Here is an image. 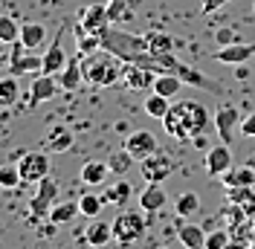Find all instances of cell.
I'll return each instance as SVG.
<instances>
[{"label": "cell", "mask_w": 255, "mask_h": 249, "mask_svg": "<svg viewBox=\"0 0 255 249\" xmlns=\"http://www.w3.org/2000/svg\"><path fill=\"white\" fill-rule=\"evenodd\" d=\"M238 130L244 133V136H255V113H253V116H247V119L241 122Z\"/></svg>", "instance_id": "cell-44"}, {"label": "cell", "mask_w": 255, "mask_h": 249, "mask_svg": "<svg viewBox=\"0 0 255 249\" xmlns=\"http://www.w3.org/2000/svg\"><path fill=\"white\" fill-rule=\"evenodd\" d=\"M38 194H44V197H47V200H52V203L58 200V183L52 180V174H47V177L38 183Z\"/></svg>", "instance_id": "cell-40"}, {"label": "cell", "mask_w": 255, "mask_h": 249, "mask_svg": "<svg viewBox=\"0 0 255 249\" xmlns=\"http://www.w3.org/2000/svg\"><path fill=\"white\" fill-rule=\"evenodd\" d=\"M255 55V47L253 44H244V41H238V44H229V47H221L212 58L221 64H232V67H238V64H247L250 58Z\"/></svg>", "instance_id": "cell-14"}, {"label": "cell", "mask_w": 255, "mask_h": 249, "mask_svg": "<svg viewBox=\"0 0 255 249\" xmlns=\"http://www.w3.org/2000/svg\"><path fill=\"white\" fill-rule=\"evenodd\" d=\"M102 49H108L119 61H133L139 52H148V38L125 32V29H119V23H113L111 29L102 35Z\"/></svg>", "instance_id": "cell-3"}, {"label": "cell", "mask_w": 255, "mask_h": 249, "mask_svg": "<svg viewBox=\"0 0 255 249\" xmlns=\"http://www.w3.org/2000/svg\"><path fill=\"white\" fill-rule=\"evenodd\" d=\"M226 188H247V186H255V165H241V168H229V171L221 177Z\"/></svg>", "instance_id": "cell-21"}, {"label": "cell", "mask_w": 255, "mask_h": 249, "mask_svg": "<svg viewBox=\"0 0 255 249\" xmlns=\"http://www.w3.org/2000/svg\"><path fill=\"white\" fill-rule=\"evenodd\" d=\"M203 168H206L209 177H218V180H221L223 174L232 168V148H229L226 142L215 145V148H209L206 159H203Z\"/></svg>", "instance_id": "cell-8"}, {"label": "cell", "mask_w": 255, "mask_h": 249, "mask_svg": "<svg viewBox=\"0 0 255 249\" xmlns=\"http://www.w3.org/2000/svg\"><path fill=\"white\" fill-rule=\"evenodd\" d=\"M73 32H76V52H79V55H90V52H96V49H102V38H99V35L84 32L79 23L73 26Z\"/></svg>", "instance_id": "cell-26"}, {"label": "cell", "mask_w": 255, "mask_h": 249, "mask_svg": "<svg viewBox=\"0 0 255 249\" xmlns=\"http://www.w3.org/2000/svg\"><path fill=\"white\" fill-rule=\"evenodd\" d=\"M139 171H142L145 183H165L174 171V159L168 154H162V151H154L145 159H139Z\"/></svg>", "instance_id": "cell-6"}, {"label": "cell", "mask_w": 255, "mask_h": 249, "mask_svg": "<svg viewBox=\"0 0 255 249\" xmlns=\"http://www.w3.org/2000/svg\"><path fill=\"white\" fill-rule=\"evenodd\" d=\"M226 200L232 203V206H241V209H244V215L255 220V191H253V186H247V188H229Z\"/></svg>", "instance_id": "cell-23"}, {"label": "cell", "mask_w": 255, "mask_h": 249, "mask_svg": "<svg viewBox=\"0 0 255 249\" xmlns=\"http://www.w3.org/2000/svg\"><path fill=\"white\" fill-rule=\"evenodd\" d=\"M9 47H12V44H3V41H0V70H9V64L15 58V52H9Z\"/></svg>", "instance_id": "cell-42"}, {"label": "cell", "mask_w": 255, "mask_h": 249, "mask_svg": "<svg viewBox=\"0 0 255 249\" xmlns=\"http://www.w3.org/2000/svg\"><path fill=\"white\" fill-rule=\"evenodd\" d=\"M165 203H168V194H165L162 183H148V186L139 191V209L148 212V215L162 212V209H165Z\"/></svg>", "instance_id": "cell-15"}, {"label": "cell", "mask_w": 255, "mask_h": 249, "mask_svg": "<svg viewBox=\"0 0 255 249\" xmlns=\"http://www.w3.org/2000/svg\"><path fill=\"white\" fill-rule=\"evenodd\" d=\"M168 108H171V99H165V96H159V93H151L145 99V113L151 119H165Z\"/></svg>", "instance_id": "cell-32"}, {"label": "cell", "mask_w": 255, "mask_h": 249, "mask_svg": "<svg viewBox=\"0 0 255 249\" xmlns=\"http://www.w3.org/2000/svg\"><path fill=\"white\" fill-rule=\"evenodd\" d=\"M145 38H148V52H154V55L174 52V47H177V41L168 35V32H148Z\"/></svg>", "instance_id": "cell-29"}, {"label": "cell", "mask_w": 255, "mask_h": 249, "mask_svg": "<svg viewBox=\"0 0 255 249\" xmlns=\"http://www.w3.org/2000/svg\"><path fill=\"white\" fill-rule=\"evenodd\" d=\"M183 84H186V81H183L180 76H168V73H165V76H157V81H154V87H151V90L159 93V96H165V99H174V96L180 93V87H183Z\"/></svg>", "instance_id": "cell-30"}, {"label": "cell", "mask_w": 255, "mask_h": 249, "mask_svg": "<svg viewBox=\"0 0 255 249\" xmlns=\"http://www.w3.org/2000/svg\"><path fill=\"white\" fill-rule=\"evenodd\" d=\"M154 81H157L154 70L122 61V84H125L128 90H148V87H154Z\"/></svg>", "instance_id": "cell-9"}, {"label": "cell", "mask_w": 255, "mask_h": 249, "mask_svg": "<svg viewBox=\"0 0 255 249\" xmlns=\"http://www.w3.org/2000/svg\"><path fill=\"white\" fill-rule=\"evenodd\" d=\"M133 162H136V156L130 154L128 148H122V151H113V154L108 156V165H111V171L116 174V177H125V174L133 168Z\"/></svg>", "instance_id": "cell-28"}, {"label": "cell", "mask_w": 255, "mask_h": 249, "mask_svg": "<svg viewBox=\"0 0 255 249\" xmlns=\"http://www.w3.org/2000/svg\"><path fill=\"white\" fill-rule=\"evenodd\" d=\"M108 15H111V23H122L130 17V6L128 0H108Z\"/></svg>", "instance_id": "cell-38"}, {"label": "cell", "mask_w": 255, "mask_h": 249, "mask_svg": "<svg viewBox=\"0 0 255 249\" xmlns=\"http://www.w3.org/2000/svg\"><path fill=\"white\" fill-rule=\"evenodd\" d=\"M70 145H73V133L67 130V127H52L49 130V139H47V151L49 154H61V151H70Z\"/></svg>", "instance_id": "cell-27"}, {"label": "cell", "mask_w": 255, "mask_h": 249, "mask_svg": "<svg viewBox=\"0 0 255 249\" xmlns=\"http://www.w3.org/2000/svg\"><path fill=\"white\" fill-rule=\"evenodd\" d=\"M58 90H61L58 76H47V73H41V76L32 81V87H29V110L38 108V105H44V102H49Z\"/></svg>", "instance_id": "cell-12"}, {"label": "cell", "mask_w": 255, "mask_h": 249, "mask_svg": "<svg viewBox=\"0 0 255 249\" xmlns=\"http://www.w3.org/2000/svg\"><path fill=\"white\" fill-rule=\"evenodd\" d=\"M102 206H105V197L102 194H81L79 197V209H81L84 218H99Z\"/></svg>", "instance_id": "cell-36"}, {"label": "cell", "mask_w": 255, "mask_h": 249, "mask_svg": "<svg viewBox=\"0 0 255 249\" xmlns=\"http://www.w3.org/2000/svg\"><path fill=\"white\" fill-rule=\"evenodd\" d=\"M9 73L12 76H23V73H44V55H17L12 58V64H9Z\"/></svg>", "instance_id": "cell-22"}, {"label": "cell", "mask_w": 255, "mask_h": 249, "mask_svg": "<svg viewBox=\"0 0 255 249\" xmlns=\"http://www.w3.org/2000/svg\"><path fill=\"white\" fill-rule=\"evenodd\" d=\"M0 41H3V44H12V47L20 41V26H17L15 17L0 15Z\"/></svg>", "instance_id": "cell-33"}, {"label": "cell", "mask_w": 255, "mask_h": 249, "mask_svg": "<svg viewBox=\"0 0 255 249\" xmlns=\"http://www.w3.org/2000/svg\"><path fill=\"white\" fill-rule=\"evenodd\" d=\"M253 223H255V220H253Z\"/></svg>", "instance_id": "cell-48"}, {"label": "cell", "mask_w": 255, "mask_h": 249, "mask_svg": "<svg viewBox=\"0 0 255 249\" xmlns=\"http://www.w3.org/2000/svg\"><path fill=\"white\" fill-rule=\"evenodd\" d=\"M247 76H250V70H247L244 64H238V78H247Z\"/></svg>", "instance_id": "cell-45"}, {"label": "cell", "mask_w": 255, "mask_h": 249, "mask_svg": "<svg viewBox=\"0 0 255 249\" xmlns=\"http://www.w3.org/2000/svg\"><path fill=\"white\" fill-rule=\"evenodd\" d=\"M64 29H67V23H61L58 26V32H55V38H52V44H49V49H47V55H44V73L47 76H58L64 70V64L70 61L67 58V49H64Z\"/></svg>", "instance_id": "cell-10"}, {"label": "cell", "mask_w": 255, "mask_h": 249, "mask_svg": "<svg viewBox=\"0 0 255 249\" xmlns=\"http://www.w3.org/2000/svg\"><path fill=\"white\" fill-rule=\"evenodd\" d=\"M111 223H113V238H116L119 247H130L145 235V220L139 218V212H119L116 220H111Z\"/></svg>", "instance_id": "cell-4"}, {"label": "cell", "mask_w": 255, "mask_h": 249, "mask_svg": "<svg viewBox=\"0 0 255 249\" xmlns=\"http://www.w3.org/2000/svg\"><path fill=\"white\" fill-rule=\"evenodd\" d=\"M250 249H255V238H253V244H250Z\"/></svg>", "instance_id": "cell-46"}, {"label": "cell", "mask_w": 255, "mask_h": 249, "mask_svg": "<svg viewBox=\"0 0 255 249\" xmlns=\"http://www.w3.org/2000/svg\"><path fill=\"white\" fill-rule=\"evenodd\" d=\"M79 26L84 32H93V35H105V32L111 29V15H108V3H90V6H84L81 9V17H79Z\"/></svg>", "instance_id": "cell-7"}, {"label": "cell", "mask_w": 255, "mask_h": 249, "mask_svg": "<svg viewBox=\"0 0 255 249\" xmlns=\"http://www.w3.org/2000/svg\"><path fill=\"white\" fill-rule=\"evenodd\" d=\"M154 249H165V247H154Z\"/></svg>", "instance_id": "cell-47"}, {"label": "cell", "mask_w": 255, "mask_h": 249, "mask_svg": "<svg viewBox=\"0 0 255 249\" xmlns=\"http://www.w3.org/2000/svg\"><path fill=\"white\" fill-rule=\"evenodd\" d=\"M52 206H55V203L47 200L44 194H35V197L29 200V218L32 220H47L49 212H52Z\"/></svg>", "instance_id": "cell-37"}, {"label": "cell", "mask_w": 255, "mask_h": 249, "mask_svg": "<svg viewBox=\"0 0 255 249\" xmlns=\"http://www.w3.org/2000/svg\"><path fill=\"white\" fill-rule=\"evenodd\" d=\"M47 44V26L44 23H23L20 26V47L29 49V52H35L38 47H44Z\"/></svg>", "instance_id": "cell-19"}, {"label": "cell", "mask_w": 255, "mask_h": 249, "mask_svg": "<svg viewBox=\"0 0 255 249\" xmlns=\"http://www.w3.org/2000/svg\"><path fill=\"white\" fill-rule=\"evenodd\" d=\"M81 70H84V84H93V87H116V81L122 78V64L108 49L81 55Z\"/></svg>", "instance_id": "cell-2"}, {"label": "cell", "mask_w": 255, "mask_h": 249, "mask_svg": "<svg viewBox=\"0 0 255 249\" xmlns=\"http://www.w3.org/2000/svg\"><path fill=\"white\" fill-rule=\"evenodd\" d=\"M102 197H105V203H113V206H125V203L133 197V186H130L128 180H122V177H119L113 186L105 188V194H102Z\"/></svg>", "instance_id": "cell-24"}, {"label": "cell", "mask_w": 255, "mask_h": 249, "mask_svg": "<svg viewBox=\"0 0 255 249\" xmlns=\"http://www.w3.org/2000/svg\"><path fill=\"white\" fill-rule=\"evenodd\" d=\"M206 235L197 223H177V241L186 249H206Z\"/></svg>", "instance_id": "cell-17"}, {"label": "cell", "mask_w": 255, "mask_h": 249, "mask_svg": "<svg viewBox=\"0 0 255 249\" xmlns=\"http://www.w3.org/2000/svg\"><path fill=\"white\" fill-rule=\"evenodd\" d=\"M238 122H241V113L235 105H218V110H215V130L221 133V142L232 145V133H235Z\"/></svg>", "instance_id": "cell-11"}, {"label": "cell", "mask_w": 255, "mask_h": 249, "mask_svg": "<svg viewBox=\"0 0 255 249\" xmlns=\"http://www.w3.org/2000/svg\"><path fill=\"white\" fill-rule=\"evenodd\" d=\"M125 148H128L133 156H136V159H145L148 154L159 151V145H157V139H154V133H151V130H142V127H139V130H133V133H128Z\"/></svg>", "instance_id": "cell-13"}, {"label": "cell", "mask_w": 255, "mask_h": 249, "mask_svg": "<svg viewBox=\"0 0 255 249\" xmlns=\"http://www.w3.org/2000/svg\"><path fill=\"white\" fill-rule=\"evenodd\" d=\"M232 241V232L229 229H215V232L206 235V249H226Z\"/></svg>", "instance_id": "cell-39"}, {"label": "cell", "mask_w": 255, "mask_h": 249, "mask_svg": "<svg viewBox=\"0 0 255 249\" xmlns=\"http://www.w3.org/2000/svg\"><path fill=\"white\" fill-rule=\"evenodd\" d=\"M58 84H61V90H79L81 84H84V70H81V55L76 52L70 61L64 64V70L58 73Z\"/></svg>", "instance_id": "cell-16"}, {"label": "cell", "mask_w": 255, "mask_h": 249, "mask_svg": "<svg viewBox=\"0 0 255 249\" xmlns=\"http://www.w3.org/2000/svg\"><path fill=\"white\" fill-rule=\"evenodd\" d=\"M174 206H177V215H180V218H191V215L200 209V197H197L194 191H183V194L177 197Z\"/></svg>", "instance_id": "cell-35"}, {"label": "cell", "mask_w": 255, "mask_h": 249, "mask_svg": "<svg viewBox=\"0 0 255 249\" xmlns=\"http://www.w3.org/2000/svg\"><path fill=\"white\" fill-rule=\"evenodd\" d=\"M17 168H20L23 183H35L38 186L49 174V151H23Z\"/></svg>", "instance_id": "cell-5"}, {"label": "cell", "mask_w": 255, "mask_h": 249, "mask_svg": "<svg viewBox=\"0 0 255 249\" xmlns=\"http://www.w3.org/2000/svg\"><path fill=\"white\" fill-rule=\"evenodd\" d=\"M23 183V177H20V168L12 165V162H3L0 165V188H6V191H12Z\"/></svg>", "instance_id": "cell-34"}, {"label": "cell", "mask_w": 255, "mask_h": 249, "mask_svg": "<svg viewBox=\"0 0 255 249\" xmlns=\"http://www.w3.org/2000/svg\"><path fill=\"white\" fill-rule=\"evenodd\" d=\"M162 127L171 139L189 142L203 136L209 127V110L200 105V102H177L168 108L165 119H162Z\"/></svg>", "instance_id": "cell-1"}, {"label": "cell", "mask_w": 255, "mask_h": 249, "mask_svg": "<svg viewBox=\"0 0 255 249\" xmlns=\"http://www.w3.org/2000/svg\"><path fill=\"white\" fill-rule=\"evenodd\" d=\"M215 41H218L221 47H229V44H238L241 35L235 29H229V26H221V29H215Z\"/></svg>", "instance_id": "cell-41"}, {"label": "cell", "mask_w": 255, "mask_h": 249, "mask_svg": "<svg viewBox=\"0 0 255 249\" xmlns=\"http://www.w3.org/2000/svg\"><path fill=\"white\" fill-rule=\"evenodd\" d=\"M20 99V84H17V76H3L0 78V108H12Z\"/></svg>", "instance_id": "cell-25"}, {"label": "cell", "mask_w": 255, "mask_h": 249, "mask_svg": "<svg viewBox=\"0 0 255 249\" xmlns=\"http://www.w3.org/2000/svg\"><path fill=\"white\" fill-rule=\"evenodd\" d=\"M84 241L87 247H108L113 241V223H105L99 218H90L87 223V232H84Z\"/></svg>", "instance_id": "cell-18"}, {"label": "cell", "mask_w": 255, "mask_h": 249, "mask_svg": "<svg viewBox=\"0 0 255 249\" xmlns=\"http://www.w3.org/2000/svg\"><path fill=\"white\" fill-rule=\"evenodd\" d=\"M111 174L113 171H111L108 162H102V159H90V162L81 165V183H84V186H102Z\"/></svg>", "instance_id": "cell-20"}, {"label": "cell", "mask_w": 255, "mask_h": 249, "mask_svg": "<svg viewBox=\"0 0 255 249\" xmlns=\"http://www.w3.org/2000/svg\"><path fill=\"white\" fill-rule=\"evenodd\" d=\"M223 3H229V0H200V9H203V15H209V12H218Z\"/></svg>", "instance_id": "cell-43"}, {"label": "cell", "mask_w": 255, "mask_h": 249, "mask_svg": "<svg viewBox=\"0 0 255 249\" xmlns=\"http://www.w3.org/2000/svg\"><path fill=\"white\" fill-rule=\"evenodd\" d=\"M76 215H81L79 200H76V203H55V206H52V212H49V223L64 226V223H70Z\"/></svg>", "instance_id": "cell-31"}]
</instances>
